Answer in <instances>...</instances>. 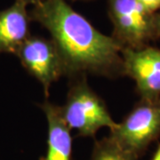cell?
Returning <instances> with one entry per match:
<instances>
[{"mask_svg": "<svg viewBox=\"0 0 160 160\" xmlns=\"http://www.w3.org/2000/svg\"><path fill=\"white\" fill-rule=\"evenodd\" d=\"M146 11L154 14L156 11L160 9V0H138Z\"/></svg>", "mask_w": 160, "mask_h": 160, "instance_id": "cell-10", "label": "cell"}, {"mask_svg": "<svg viewBox=\"0 0 160 160\" xmlns=\"http://www.w3.org/2000/svg\"><path fill=\"white\" fill-rule=\"evenodd\" d=\"M152 160H160V146L157 149V151H156Z\"/></svg>", "mask_w": 160, "mask_h": 160, "instance_id": "cell-13", "label": "cell"}, {"mask_svg": "<svg viewBox=\"0 0 160 160\" xmlns=\"http://www.w3.org/2000/svg\"><path fill=\"white\" fill-rule=\"evenodd\" d=\"M15 54L24 69L41 83L46 95L52 84L65 75L61 55L52 40L29 37Z\"/></svg>", "mask_w": 160, "mask_h": 160, "instance_id": "cell-5", "label": "cell"}, {"mask_svg": "<svg viewBox=\"0 0 160 160\" xmlns=\"http://www.w3.org/2000/svg\"><path fill=\"white\" fill-rule=\"evenodd\" d=\"M18 1H22L23 3H25L26 5H28V4H34V5H37L38 3L41 2L42 0H18Z\"/></svg>", "mask_w": 160, "mask_h": 160, "instance_id": "cell-12", "label": "cell"}, {"mask_svg": "<svg viewBox=\"0 0 160 160\" xmlns=\"http://www.w3.org/2000/svg\"><path fill=\"white\" fill-rule=\"evenodd\" d=\"M160 134V98L137 104L109 136L126 151L138 157Z\"/></svg>", "mask_w": 160, "mask_h": 160, "instance_id": "cell-3", "label": "cell"}, {"mask_svg": "<svg viewBox=\"0 0 160 160\" xmlns=\"http://www.w3.org/2000/svg\"><path fill=\"white\" fill-rule=\"evenodd\" d=\"M137 158L124 149L112 138H103L94 143L91 160H136Z\"/></svg>", "mask_w": 160, "mask_h": 160, "instance_id": "cell-9", "label": "cell"}, {"mask_svg": "<svg viewBox=\"0 0 160 160\" xmlns=\"http://www.w3.org/2000/svg\"><path fill=\"white\" fill-rule=\"evenodd\" d=\"M60 110L70 130L75 129L83 137H93L102 127L112 130L117 126L105 102L89 86L85 76L71 86Z\"/></svg>", "mask_w": 160, "mask_h": 160, "instance_id": "cell-2", "label": "cell"}, {"mask_svg": "<svg viewBox=\"0 0 160 160\" xmlns=\"http://www.w3.org/2000/svg\"><path fill=\"white\" fill-rule=\"evenodd\" d=\"M124 74L135 81L144 100L160 98V50L154 47L123 48Z\"/></svg>", "mask_w": 160, "mask_h": 160, "instance_id": "cell-6", "label": "cell"}, {"mask_svg": "<svg viewBox=\"0 0 160 160\" xmlns=\"http://www.w3.org/2000/svg\"><path fill=\"white\" fill-rule=\"evenodd\" d=\"M32 14L50 32L65 75L114 78L124 74L123 46L113 37L101 33L65 0H42L35 5Z\"/></svg>", "mask_w": 160, "mask_h": 160, "instance_id": "cell-1", "label": "cell"}, {"mask_svg": "<svg viewBox=\"0 0 160 160\" xmlns=\"http://www.w3.org/2000/svg\"><path fill=\"white\" fill-rule=\"evenodd\" d=\"M26 6L25 3L16 0L12 6L0 11V54H15L29 37Z\"/></svg>", "mask_w": 160, "mask_h": 160, "instance_id": "cell-7", "label": "cell"}, {"mask_svg": "<svg viewBox=\"0 0 160 160\" xmlns=\"http://www.w3.org/2000/svg\"><path fill=\"white\" fill-rule=\"evenodd\" d=\"M155 28L156 32L160 35V13L155 16Z\"/></svg>", "mask_w": 160, "mask_h": 160, "instance_id": "cell-11", "label": "cell"}, {"mask_svg": "<svg viewBox=\"0 0 160 160\" xmlns=\"http://www.w3.org/2000/svg\"><path fill=\"white\" fill-rule=\"evenodd\" d=\"M41 108L47 119L48 137L46 154L40 160H72L70 128L63 119L60 107L46 101Z\"/></svg>", "mask_w": 160, "mask_h": 160, "instance_id": "cell-8", "label": "cell"}, {"mask_svg": "<svg viewBox=\"0 0 160 160\" xmlns=\"http://www.w3.org/2000/svg\"><path fill=\"white\" fill-rule=\"evenodd\" d=\"M115 39L123 48H141L154 35L155 16L138 0H109Z\"/></svg>", "mask_w": 160, "mask_h": 160, "instance_id": "cell-4", "label": "cell"}]
</instances>
